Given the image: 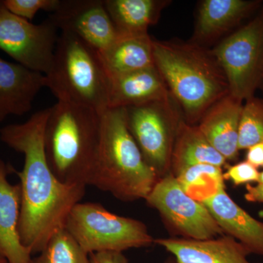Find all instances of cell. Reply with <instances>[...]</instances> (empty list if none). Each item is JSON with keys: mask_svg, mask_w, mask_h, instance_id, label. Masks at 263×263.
I'll return each instance as SVG.
<instances>
[{"mask_svg": "<svg viewBox=\"0 0 263 263\" xmlns=\"http://www.w3.org/2000/svg\"><path fill=\"white\" fill-rule=\"evenodd\" d=\"M242 102L230 94L214 104L200 119L197 127L209 143L226 160L238 157V129Z\"/></svg>", "mask_w": 263, "mask_h": 263, "instance_id": "obj_17", "label": "cell"}, {"mask_svg": "<svg viewBox=\"0 0 263 263\" xmlns=\"http://www.w3.org/2000/svg\"><path fill=\"white\" fill-rule=\"evenodd\" d=\"M31 263H91L85 252L65 228L57 231Z\"/></svg>", "mask_w": 263, "mask_h": 263, "instance_id": "obj_23", "label": "cell"}, {"mask_svg": "<svg viewBox=\"0 0 263 263\" xmlns=\"http://www.w3.org/2000/svg\"><path fill=\"white\" fill-rule=\"evenodd\" d=\"M226 159L209 143L197 125L189 124L181 118L175 140L171 172L178 176L183 170L198 164L222 167Z\"/></svg>", "mask_w": 263, "mask_h": 263, "instance_id": "obj_20", "label": "cell"}, {"mask_svg": "<svg viewBox=\"0 0 263 263\" xmlns=\"http://www.w3.org/2000/svg\"><path fill=\"white\" fill-rule=\"evenodd\" d=\"M57 31L48 19L34 24L13 14L0 0V50L19 65L48 74L58 41Z\"/></svg>", "mask_w": 263, "mask_h": 263, "instance_id": "obj_10", "label": "cell"}, {"mask_svg": "<svg viewBox=\"0 0 263 263\" xmlns=\"http://www.w3.org/2000/svg\"><path fill=\"white\" fill-rule=\"evenodd\" d=\"M246 190L245 197L247 201L263 203V183H257L254 186L249 183L246 186Z\"/></svg>", "mask_w": 263, "mask_h": 263, "instance_id": "obj_29", "label": "cell"}, {"mask_svg": "<svg viewBox=\"0 0 263 263\" xmlns=\"http://www.w3.org/2000/svg\"><path fill=\"white\" fill-rule=\"evenodd\" d=\"M159 179L157 173L145 162L129 130L125 108L104 111L90 186L122 201L133 202L145 200Z\"/></svg>", "mask_w": 263, "mask_h": 263, "instance_id": "obj_3", "label": "cell"}, {"mask_svg": "<svg viewBox=\"0 0 263 263\" xmlns=\"http://www.w3.org/2000/svg\"><path fill=\"white\" fill-rule=\"evenodd\" d=\"M259 172L257 168L247 161L234 165L228 166L226 172L223 173L224 180H228L235 186L249 184L258 181Z\"/></svg>", "mask_w": 263, "mask_h": 263, "instance_id": "obj_26", "label": "cell"}, {"mask_svg": "<svg viewBox=\"0 0 263 263\" xmlns=\"http://www.w3.org/2000/svg\"><path fill=\"white\" fill-rule=\"evenodd\" d=\"M48 20L61 32L76 36L99 53L119 37L103 0H60Z\"/></svg>", "mask_w": 263, "mask_h": 263, "instance_id": "obj_11", "label": "cell"}, {"mask_svg": "<svg viewBox=\"0 0 263 263\" xmlns=\"http://www.w3.org/2000/svg\"><path fill=\"white\" fill-rule=\"evenodd\" d=\"M65 228L89 254L123 252L155 243L142 221L113 214L95 202L76 204L67 216Z\"/></svg>", "mask_w": 263, "mask_h": 263, "instance_id": "obj_6", "label": "cell"}, {"mask_svg": "<svg viewBox=\"0 0 263 263\" xmlns=\"http://www.w3.org/2000/svg\"><path fill=\"white\" fill-rule=\"evenodd\" d=\"M102 114L62 102L51 107L45 127V153L62 183L89 186L98 157Z\"/></svg>", "mask_w": 263, "mask_h": 263, "instance_id": "obj_4", "label": "cell"}, {"mask_svg": "<svg viewBox=\"0 0 263 263\" xmlns=\"http://www.w3.org/2000/svg\"><path fill=\"white\" fill-rule=\"evenodd\" d=\"M153 41L148 33L119 34L111 46L99 53L109 76L112 77L155 66Z\"/></svg>", "mask_w": 263, "mask_h": 263, "instance_id": "obj_19", "label": "cell"}, {"mask_svg": "<svg viewBox=\"0 0 263 263\" xmlns=\"http://www.w3.org/2000/svg\"><path fill=\"white\" fill-rule=\"evenodd\" d=\"M91 263H129L123 252H102L89 254Z\"/></svg>", "mask_w": 263, "mask_h": 263, "instance_id": "obj_27", "label": "cell"}, {"mask_svg": "<svg viewBox=\"0 0 263 263\" xmlns=\"http://www.w3.org/2000/svg\"><path fill=\"white\" fill-rule=\"evenodd\" d=\"M145 200L181 238L206 240L226 235L207 208L189 196L171 173L158 180Z\"/></svg>", "mask_w": 263, "mask_h": 263, "instance_id": "obj_9", "label": "cell"}, {"mask_svg": "<svg viewBox=\"0 0 263 263\" xmlns=\"http://www.w3.org/2000/svg\"><path fill=\"white\" fill-rule=\"evenodd\" d=\"M3 3L10 13L31 22L40 10L54 12L60 0H3Z\"/></svg>", "mask_w": 263, "mask_h": 263, "instance_id": "obj_25", "label": "cell"}, {"mask_svg": "<svg viewBox=\"0 0 263 263\" xmlns=\"http://www.w3.org/2000/svg\"><path fill=\"white\" fill-rule=\"evenodd\" d=\"M171 2L165 0H105L104 1L119 34L148 33L158 22L162 10Z\"/></svg>", "mask_w": 263, "mask_h": 263, "instance_id": "obj_21", "label": "cell"}, {"mask_svg": "<svg viewBox=\"0 0 263 263\" xmlns=\"http://www.w3.org/2000/svg\"><path fill=\"white\" fill-rule=\"evenodd\" d=\"M14 169L0 158V254L9 263H31L32 252L19 233L22 205L20 183L12 184L8 175Z\"/></svg>", "mask_w": 263, "mask_h": 263, "instance_id": "obj_13", "label": "cell"}, {"mask_svg": "<svg viewBox=\"0 0 263 263\" xmlns=\"http://www.w3.org/2000/svg\"><path fill=\"white\" fill-rule=\"evenodd\" d=\"M202 203L224 234L233 237L251 254L263 256V222L243 210L226 193V187Z\"/></svg>", "mask_w": 263, "mask_h": 263, "instance_id": "obj_15", "label": "cell"}, {"mask_svg": "<svg viewBox=\"0 0 263 263\" xmlns=\"http://www.w3.org/2000/svg\"><path fill=\"white\" fill-rule=\"evenodd\" d=\"M175 177L189 196L200 202L224 187L222 169L213 164H195Z\"/></svg>", "mask_w": 263, "mask_h": 263, "instance_id": "obj_22", "label": "cell"}, {"mask_svg": "<svg viewBox=\"0 0 263 263\" xmlns=\"http://www.w3.org/2000/svg\"><path fill=\"white\" fill-rule=\"evenodd\" d=\"M51 108L39 110L22 124L0 129V140L24 155L17 172L22 191L19 233L32 254L42 252L52 235L65 228L72 208L81 202L86 186L62 183L53 174L44 147V133Z\"/></svg>", "mask_w": 263, "mask_h": 263, "instance_id": "obj_1", "label": "cell"}, {"mask_svg": "<svg viewBox=\"0 0 263 263\" xmlns=\"http://www.w3.org/2000/svg\"><path fill=\"white\" fill-rule=\"evenodd\" d=\"M263 143V102L252 98L242 108L238 129V150Z\"/></svg>", "mask_w": 263, "mask_h": 263, "instance_id": "obj_24", "label": "cell"}, {"mask_svg": "<svg viewBox=\"0 0 263 263\" xmlns=\"http://www.w3.org/2000/svg\"><path fill=\"white\" fill-rule=\"evenodd\" d=\"M247 162L252 164L256 168L263 167V143L254 145L248 148Z\"/></svg>", "mask_w": 263, "mask_h": 263, "instance_id": "obj_28", "label": "cell"}, {"mask_svg": "<svg viewBox=\"0 0 263 263\" xmlns=\"http://www.w3.org/2000/svg\"><path fill=\"white\" fill-rule=\"evenodd\" d=\"M173 99L155 66L110 77L109 108L140 106Z\"/></svg>", "mask_w": 263, "mask_h": 263, "instance_id": "obj_16", "label": "cell"}, {"mask_svg": "<svg viewBox=\"0 0 263 263\" xmlns=\"http://www.w3.org/2000/svg\"><path fill=\"white\" fill-rule=\"evenodd\" d=\"M43 87L46 76L0 57V123L9 116H23Z\"/></svg>", "mask_w": 263, "mask_h": 263, "instance_id": "obj_14", "label": "cell"}, {"mask_svg": "<svg viewBox=\"0 0 263 263\" xmlns=\"http://www.w3.org/2000/svg\"><path fill=\"white\" fill-rule=\"evenodd\" d=\"M254 3L245 0H204L197 13L193 43L205 47L236 25Z\"/></svg>", "mask_w": 263, "mask_h": 263, "instance_id": "obj_18", "label": "cell"}, {"mask_svg": "<svg viewBox=\"0 0 263 263\" xmlns=\"http://www.w3.org/2000/svg\"><path fill=\"white\" fill-rule=\"evenodd\" d=\"M224 71L230 95L253 98L263 79V17L254 19L211 50Z\"/></svg>", "mask_w": 263, "mask_h": 263, "instance_id": "obj_7", "label": "cell"}, {"mask_svg": "<svg viewBox=\"0 0 263 263\" xmlns=\"http://www.w3.org/2000/svg\"><path fill=\"white\" fill-rule=\"evenodd\" d=\"M155 243L172 254L176 263H253L248 249L228 235L206 240L157 238Z\"/></svg>", "mask_w": 263, "mask_h": 263, "instance_id": "obj_12", "label": "cell"}, {"mask_svg": "<svg viewBox=\"0 0 263 263\" xmlns=\"http://www.w3.org/2000/svg\"><path fill=\"white\" fill-rule=\"evenodd\" d=\"M174 100L124 108L129 130L145 162L160 179L171 172L173 149L181 119Z\"/></svg>", "mask_w": 263, "mask_h": 263, "instance_id": "obj_8", "label": "cell"}, {"mask_svg": "<svg viewBox=\"0 0 263 263\" xmlns=\"http://www.w3.org/2000/svg\"><path fill=\"white\" fill-rule=\"evenodd\" d=\"M0 263H9L5 257H3L1 254H0Z\"/></svg>", "mask_w": 263, "mask_h": 263, "instance_id": "obj_31", "label": "cell"}, {"mask_svg": "<svg viewBox=\"0 0 263 263\" xmlns=\"http://www.w3.org/2000/svg\"><path fill=\"white\" fill-rule=\"evenodd\" d=\"M257 183H263V171L259 173V179L258 181H257Z\"/></svg>", "mask_w": 263, "mask_h": 263, "instance_id": "obj_30", "label": "cell"}, {"mask_svg": "<svg viewBox=\"0 0 263 263\" xmlns=\"http://www.w3.org/2000/svg\"><path fill=\"white\" fill-rule=\"evenodd\" d=\"M167 263H176V262H175V260H172V259H171V260H169L168 262H167Z\"/></svg>", "mask_w": 263, "mask_h": 263, "instance_id": "obj_32", "label": "cell"}, {"mask_svg": "<svg viewBox=\"0 0 263 263\" xmlns=\"http://www.w3.org/2000/svg\"><path fill=\"white\" fill-rule=\"evenodd\" d=\"M46 87L58 102L101 114L109 108L110 76L100 53L72 34L59 36Z\"/></svg>", "mask_w": 263, "mask_h": 263, "instance_id": "obj_5", "label": "cell"}, {"mask_svg": "<svg viewBox=\"0 0 263 263\" xmlns=\"http://www.w3.org/2000/svg\"><path fill=\"white\" fill-rule=\"evenodd\" d=\"M153 48L155 67L189 124L199 123L230 94L226 74L211 50L193 42L155 40Z\"/></svg>", "mask_w": 263, "mask_h": 263, "instance_id": "obj_2", "label": "cell"}]
</instances>
